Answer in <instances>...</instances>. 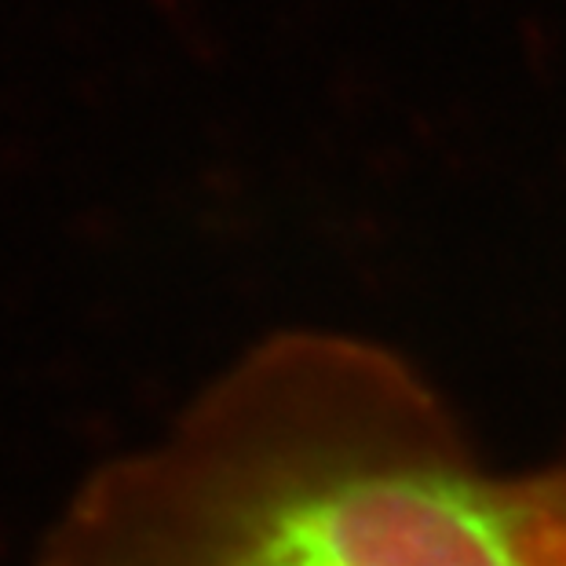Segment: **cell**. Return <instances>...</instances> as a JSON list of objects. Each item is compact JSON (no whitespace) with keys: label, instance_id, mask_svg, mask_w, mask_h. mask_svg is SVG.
Listing matches in <instances>:
<instances>
[{"label":"cell","instance_id":"cell-1","mask_svg":"<svg viewBox=\"0 0 566 566\" xmlns=\"http://www.w3.org/2000/svg\"><path fill=\"white\" fill-rule=\"evenodd\" d=\"M33 566H566V461L497 472L402 355L293 329L84 479Z\"/></svg>","mask_w":566,"mask_h":566}]
</instances>
